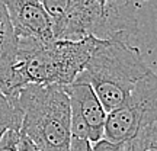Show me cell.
<instances>
[{
  "instance_id": "7",
  "label": "cell",
  "mask_w": 157,
  "mask_h": 151,
  "mask_svg": "<svg viewBox=\"0 0 157 151\" xmlns=\"http://www.w3.org/2000/svg\"><path fill=\"white\" fill-rule=\"evenodd\" d=\"M13 32L17 39H29L50 44L54 39L52 22L39 0H9L5 2Z\"/></svg>"
},
{
  "instance_id": "6",
  "label": "cell",
  "mask_w": 157,
  "mask_h": 151,
  "mask_svg": "<svg viewBox=\"0 0 157 151\" xmlns=\"http://www.w3.org/2000/svg\"><path fill=\"white\" fill-rule=\"evenodd\" d=\"M70 99V129L71 137L90 142L103 140L108 113L89 84L73 83L67 87Z\"/></svg>"
},
{
  "instance_id": "3",
  "label": "cell",
  "mask_w": 157,
  "mask_h": 151,
  "mask_svg": "<svg viewBox=\"0 0 157 151\" xmlns=\"http://www.w3.org/2000/svg\"><path fill=\"white\" fill-rule=\"evenodd\" d=\"M150 68L137 47L125 42H102L74 83L89 84L106 113L121 108Z\"/></svg>"
},
{
  "instance_id": "10",
  "label": "cell",
  "mask_w": 157,
  "mask_h": 151,
  "mask_svg": "<svg viewBox=\"0 0 157 151\" xmlns=\"http://www.w3.org/2000/svg\"><path fill=\"white\" fill-rule=\"evenodd\" d=\"M131 151H157V122L128 141Z\"/></svg>"
},
{
  "instance_id": "5",
  "label": "cell",
  "mask_w": 157,
  "mask_h": 151,
  "mask_svg": "<svg viewBox=\"0 0 157 151\" xmlns=\"http://www.w3.org/2000/svg\"><path fill=\"white\" fill-rule=\"evenodd\" d=\"M156 122L157 73L150 68L146 76L137 81L122 106L108 113L103 140L112 144L128 142Z\"/></svg>"
},
{
  "instance_id": "14",
  "label": "cell",
  "mask_w": 157,
  "mask_h": 151,
  "mask_svg": "<svg viewBox=\"0 0 157 151\" xmlns=\"http://www.w3.org/2000/svg\"><path fill=\"white\" fill-rule=\"evenodd\" d=\"M70 151H92V144L87 141L71 138V147Z\"/></svg>"
},
{
  "instance_id": "4",
  "label": "cell",
  "mask_w": 157,
  "mask_h": 151,
  "mask_svg": "<svg viewBox=\"0 0 157 151\" xmlns=\"http://www.w3.org/2000/svg\"><path fill=\"white\" fill-rule=\"evenodd\" d=\"M21 132L41 151H70V99L67 87L28 84L17 92Z\"/></svg>"
},
{
  "instance_id": "2",
  "label": "cell",
  "mask_w": 157,
  "mask_h": 151,
  "mask_svg": "<svg viewBox=\"0 0 157 151\" xmlns=\"http://www.w3.org/2000/svg\"><path fill=\"white\" fill-rule=\"evenodd\" d=\"M102 41L86 38L78 42L52 41L41 44L17 39V51L12 62L16 92L28 84L68 87L84 70Z\"/></svg>"
},
{
  "instance_id": "11",
  "label": "cell",
  "mask_w": 157,
  "mask_h": 151,
  "mask_svg": "<svg viewBox=\"0 0 157 151\" xmlns=\"http://www.w3.org/2000/svg\"><path fill=\"white\" fill-rule=\"evenodd\" d=\"M12 62H13V60L0 58V90H2L7 97L15 99L17 95V92H16V89H15Z\"/></svg>"
},
{
  "instance_id": "12",
  "label": "cell",
  "mask_w": 157,
  "mask_h": 151,
  "mask_svg": "<svg viewBox=\"0 0 157 151\" xmlns=\"http://www.w3.org/2000/svg\"><path fill=\"white\" fill-rule=\"evenodd\" d=\"M19 131H6L0 137V151H19Z\"/></svg>"
},
{
  "instance_id": "1",
  "label": "cell",
  "mask_w": 157,
  "mask_h": 151,
  "mask_svg": "<svg viewBox=\"0 0 157 151\" xmlns=\"http://www.w3.org/2000/svg\"><path fill=\"white\" fill-rule=\"evenodd\" d=\"M56 41L125 42L138 29L135 2L119 0H44Z\"/></svg>"
},
{
  "instance_id": "13",
  "label": "cell",
  "mask_w": 157,
  "mask_h": 151,
  "mask_svg": "<svg viewBox=\"0 0 157 151\" xmlns=\"http://www.w3.org/2000/svg\"><path fill=\"white\" fill-rule=\"evenodd\" d=\"M19 151H41V150L29 140L26 135H23L21 132V137H19Z\"/></svg>"
},
{
  "instance_id": "9",
  "label": "cell",
  "mask_w": 157,
  "mask_h": 151,
  "mask_svg": "<svg viewBox=\"0 0 157 151\" xmlns=\"http://www.w3.org/2000/svg\"><path fill=\"white\" fill-rule=\"evenodd\" d=\"M22 115L16 105V99H10L0 90V137L6 131H19Z\"/></svg>"
},
{
  "instance_id": "8",
  "label": "cell",
  "mask_w": 157,
  "mask_h": 151,
  "mask_svg": "<svg viewBox=\"0 0 157 151\" xmlns=\"http://www.w3.org/2000/svg\"><path fill=\"white\" fill-rule=\"evenodd\" d=\"M17 51V38L13 32L6 3L0 0V58L13 60Z\"/></svg>"
}]
</instances>
